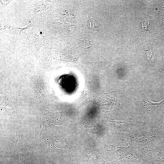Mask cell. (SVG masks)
<instances>
[{
	"instance_id": "6",
	"label": "cell",
	"mask_w": 164,
	"mask_h": 164,
	"mask_svg": "<svg viewBox=\"0 0 164 164\" xmlns=\"http://www.w3.org/2000/svg\"><path fill=\"white\" fill-rule=\"evenodd\" d=\"M90 28L92 30H96L97 29V25L92 18L90 21Z\"/></svg>"
},
{
	"instance_id": "2",
	"label": "cell",
	"mask_w": 164,
	"mask_h": 164,
	"mask_svg": "<svg viewBox=\"0 0 164 164\" xmlns=\"http://www.w3.org/2000/svg\"><path fill=\"white\" fill-rule=\"evenodd\" d=\"M1 108L9 113H12L18 109L17 101L13 94L10 93H2L1 95Z\"/></svg>"
},
{
	"instance_id": "3",
	"label": "cell",
	"mask_w": 164,
	"mask_h": 164,
	"mask_svg": "<svg viewBox=\"0 0 164 164\" xmlns=\"http://www.w3.org/2000/svg\"><path fill=\"white\" fill-rule=\"evenodd\" d=\"M143 106L148 110H153L159 108H164V100L158 103L150 102L148 98H145L142 102Z\"/></svg>"
},
{
	"instance_id": "5",
	"label": "cell",
	"mask_w": 164,
	"mask_h": 164,
	"mask_svg": "<svg viewBox=\"0 0 164 164\" xmlns=\"http://www.w3.org/2000/svg\"><path fill=\"white\" fill-rule=\"evenodd\" d=\"M147 54L149 62L151 63H152L155 59V56L151 51H148Z\"/></svg>"
},
{
	"instance_id": "7",
	"label": "cell",
	"mask_w": 164,
	"mask_h": 164,
	"mask_svg": "<svg viewBox=\"0 0 164 164\" xmlns=\"http://www.w3.org/2000/svg\"><path fill=\"white\" fill-rule=\"evenodd\" d=\"M163 113H164V110L163 111Z\"/></svg>"
},
{
	"instance_id": "4",
	"label": "cell",
	"mask_w": 164,
	"mask_h": 164,
	"mask_svg": "<svg viewBox=\"0 0 164 164\" xmlns=\"http://www.w3.org/2000/svg\"><path fill=\"white\" fill-rule=\"evenodd\" d=\"M80 45L81 47L84 49H88L92 47L94 45L92 42L88 40H82L80 42Z\"/></svg>"
},
{
	"instance_id": "1",
	"label": "cell",
	"mask_w": 164,
	"mask_h": 164,
	"mask_svg": "<svg viewBox=\"0 0 164 164\" xmlns=\"http://www.w3.org/2000/svg\"><path fill=\"white\" fill-rule=\"evenodd\" d=\"M99 102L102 110L105 113H109L112 109L119 107L120 102L115 91L109 93H105L99 98Z\"/></svg>"
}]
</instances>
